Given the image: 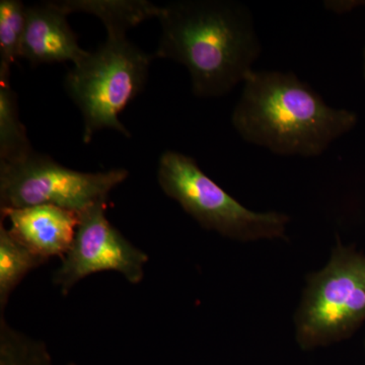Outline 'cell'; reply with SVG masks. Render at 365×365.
Segmentation results:
<instances>
[{"instance_id": "6da1fadb", "label": "cell", "mask_w": 365, "mask_h": 365, "mask_svg": "<svg viewBox=\"0 0 365 365\" xmlns=\"http://www.w3.org/2000/svg\"><path fill=\"white\" fill-rule=\"evenodd\" d=\"M155 58L188 69L199 98L227 95L244 83L262 46L251 11L232 0H181L163 6Z\"/></svg>"}, {"instance_id": "7a4b0ae2", "label": "cell", "mask_w": 365, "mask_h": 365, "mask_svg": "<svg viewBox=\"0 0 365 365\" xmlns=\"http://www.w3.org/2000/svg\"><path fill=\"white\" fill-rule=\"evenodd\" d=\"M232 124L248 143L278 155H321L354 128L357 115L327 105L292 72L252 71L245 78Z\"/></svg>"}, {"instance_id": "3957f363", "label": "cell", "mask_w": 365, "mask_h": 365, "mask_svg": "<svg viewBox=\"0 0 365 365\" xmlns=\"http://www.w3.org/2000/svg\"><path fill=\"white\" fill-rule=\"evenodd\" d=\"M155 58L126 35L108 34L97 50L72 66L64 86L83 115V143H90L93 135L104 129L131 136L119 116L143 91Z\"/></svg>"}, {"instance_id": "277c9868", "label": "cell", "mask_w": 365, "mask_h": 365, "mask_svg": "<svg viewBox=\"0 0 365 365\" xmlns=\"http://www.w3.org/2000/svg\"><path fill=\"white\" fill-rule=\"evenodd\" d=\"M365 322V254L338 240L328 264L307 276L295 314L304 350L348 339Z\"/></svg>"}, {"instance_id": "5b68a950", "label": "cell", "mask_w": 365, "mask_h": 365, "mask_svg": "<svg viewBox=\"0 0 365 365\" xmlns=\"http://www.w3.org/2000/svg\"><path fill=\"white\" fill-rule=\"evenodd\" d=\"M158 182L165 195L206 230L240 242L284 237L289 216L245 207L184 153L167 150L160 155Z\"/></svg>"}, {"instance_id": "8992f818", "label": "cell", "mask_w": 365, "mask_h": 365, "mask_svg": "<svg viewBox=\"0 0 365 365\" xmlns=\"http://www.w3.org/2000/svg\"><path fill=\"white\" fill-rule=\"evenodd\" d=\"M128 176L125 169L79 172L34 151L25 160L0 163V210L48 204L81 213L107 202Z\"/></svg>"}, {"instance_id": "52a82bcc", "label": "cell", "mask_w": 365, "mask_h": 365, "mask_svg": "<svg viewBox=\"0 0 365 365\" xmlns=\"http://www.w3.org/2000/svg\"><path fill=\"white\" fill-rule=\"evenodd\" d=\"M107 202L96 204L79 213V222L71 249L52 281L63 295L88 276L116 271L131 284L144 278L148 255L129 242L106 215Z\"/></svg>"}, {"instance_id": "ba28073f", "label": "cell", "mask_w": 365, "mask_h": 365, "mask_svg": "<svg viewBox=\"0 0 365 365\" xmlns=\"http://www.w3.org/2000/svg\"><path fill=\"white\" fill-rule=\"evenodd\" d=\"M1 220L9 222L11 234L26 248L46 261L63 258L71 249L79 222V213L55 205L2 209Z\"/></svg>"}, {"instance_id": "9c48e42d", "label": "cell", "mask_w": 365, "mask_h": 365, "mask_svg": "<svg viewBox=\"0 0 365 365\" xmlns=\"http://www.w3.org/2000/svg\"><path fill=\"white\" fill-rule=\"evenodd\" d=\"M66 16L53 1L26 6L20 57L33 66L64 62L74 66L86 58L90 52L79 46Z\"/></svg>"}, {"instance_id": "30bf717a", "label": "cell", "mask_w": 365, "mask_h": 365, "mask_svg": "<svg viewBox=\"0 0 365 365\" xmlns=\"http://www.w3.org/2000/svg\"><path fill=\"white\" fill-rule=\"evenodd\" d=\"M66 16L93 14L104 24L107 34L126 35L130 29L150 19H160L163 6L145 0H64L53 1Z\"/></svg>"}, {"instance_id": "8fae6325", "label": "cell", "mask_w": 365, "mask_h": 365, "mask_svg": "<svg viewBox=\"0 0 365 365\" xmlns=\"http://www.w3.org/2000/svg\"><path fill=\"white\" fill-rule=\"evenodd\" d=\"M9 78L11 74H0V163L25 160L35 151L21 123Z\"/></svg>"}, {"instance_id": "7c38bea8", "label": "cell", "mask_w": 365, "mask_h": 365, "mask_svg": "<svg viewBox=\"0 0 365 365\" xmlns=\"http://www.w3.org/2000/svg\"><path fill=\"white\" fill-rule=\"evenodd\" d=\"M47 261L34 254L21 244L0 223V309H6L11 295L24 278L34 269L44 265Z\"/></svg>"}, {"instance_id": "4fadbf2b", "label": "cell", "mask_w": 365, "mask_h": 365, "mask_svg": "<svg viewBox=\"0 0 365 365\" xmlns=\"http://www.w3.org/2000/svg\"><path fill=\"white\" fill-rule=\"evenodd\" d=\"M0 365H53L47 346L29 337L0 317Z\"/></svg>"}, {"instance_id": "5bb4252c", "label": "cell", "mask_w": 365, "mask_h": 365, "mask_svg": "<svg viewBox=\"0 0 365 365\" xmlns=\"http://www.w3.org/2000/svg\"><path fill=\"white\" fill-rule=\"evenodd\" d=\"M26 6L20 0L0 1V74H11V67L20 58L25 34Z\"/></svg>"}, {"instance_id": "9a60e30c", "label": "cell", "mask_w": 365, "mask_h": 365, "mask_svg": "<svg viewBox=\"0 0 365 365\" xmlns=\"http://www.w3.org/2000/svg\"><path fill=\"white\" fill-rule=\"evenodd\" d=\"M359 4H364L365 6V1L359 2ZM364 78H365V50H364Z\"/></svg>"}]
</instances>
